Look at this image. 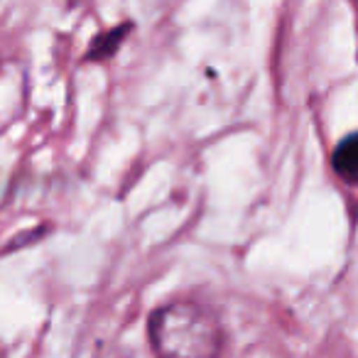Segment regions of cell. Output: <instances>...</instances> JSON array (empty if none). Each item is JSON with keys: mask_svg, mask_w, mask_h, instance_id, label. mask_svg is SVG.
I'll list each match as a JSON object with an SVG mask.
<instances>
[{"mask_svg": "<svg viewBox=\"0 0 358 358\" xmlns=\"http://www.w3.org/2000/svg\"><path fill=\"white\" fill-rule=\"evenodd\" d=\"M155 358H221L224 327L206 304L177 299L155 309L148 324Z\"/></svg>", "mask_w": 358, "mask_h": 358, "instance_id": "6da1fadb", "label": "cell"}, {"mask_svg": "<svg viewBox=\"0 0 358 358\" xmlns=\"http://www.w3.org/2000/svg\"><path fill=\"white\" fill-rule=\"evenodd\" d=\"M331 164H334V172L348 182V185H356L358 187V130L341 140L336 145L331 155Z\"/></svg>", "mask_w": 358, "mask_h": 358, "instance_id": "7a4b0ae2", "label": "cell"}, {"mask_svg": "<svg viewBox=\"0 0 358 358\" xmlns=\"http://www.w3.org/2000/svg\"><path fill=\"white\" fill-rule=\"evenodd\" d=\"M130 30H133V25H130V22H123V25L113 27V30L101 32V35L96 37L94 42H91L89 52H86V59H89V62H106V59H110V57H113L115 52L120 50V45H123L125 37L130 35Z\"/></svg>", "mask_w": 358, "mask_h": 358, "instance_id": "3957f363", "label": "cell"}, {"mask_svg": "<svg viewBox=\"0 0 358 358\" xmlns=\"http://www.w3.org/2000/svg\"><path fill=\"white\" fill-rule=\"evenodd\" d=\"M356 3H358V0H356Z\"/></svg>", "mask_w": 358, "mask_h": 358, "instance_id": "277c9868", "label": "cell"}]
</instances>
